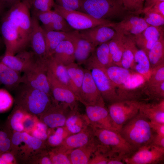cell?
I'll return each instance as SVG.
<instances>
[{"instance_id":"1","label":"cell","mask_w":164,"mask_h":164,"mask_svg":"<svg viewBox=\"0 0 164 164\" xmlns=\"http://www.w3.org/2000/svg\"><path fill=\"white\" fill-rule=\"evenodd\" d=\"M32 29L30 10L22 0L9 8L3 15L0 25L5 46V53L14 55L30 45Z\"/></svg>"},{"instance_id":"2","label":"cell","mask_w":164,"mask_h":164,"mask_svg":"<svg viewBox=\"0 0 164 164\" xmlns=\"http://www.w3.org/2000/svg\"><path fill=\"white\" fill-rule=\"evenodd\" d=\"M14 90L16 106L32 115L40 116L53 102L52 97L46 94L23 83Z\"/></svg>"},{"instance_id":"3","label":"cell","mask_w":164,"mask_h":164,"mask_svg":"<svg viewBox=\"0 0 164 164\" xmlns=\"http://www.w3.org/2000/svg\"><path fill=\"white\" fill-rule=\"evenodd\" d=\"M119 132L135 151L142 146L152 144L156 134L150 121L139 111L124 124Z\"/></svg>"},{"instance_id":"4","label":"cell","mask_w":164,"mask_h":164,"mask_svg":"<svg viewBox=\"0 0 164 164\" xmlns=\"http://www.w3.org/2000/svg\"><path fill=\"white\" fill-rule=\"evenodd\" d=\"M79 11L96 19L111 21H121L133 14L126 9L122 0H83Z\"/></svg>"},{"instance_id":"5","label":"cell","mask_w":164,"mask_h":164,"mask_svg":"<svg viewBox=\"0 0 164 164\" xmlns=\"http://www.w3.org/2000/svg\"><path fill=\"white\" fill-rule=\"evenodd\" d=\"M91 126L98 143L108 148L123 160L135 151L118 131Z\"/></svg>"},{"instance_id":"6","label":"cell","mask_w":164,"mask_h":164,"mask_svg":"<svg viewBox=\"0 0 164 164\" xmlns=\"http://www.w3.org/2000/svg\"><path fill=\"white\" fill-rule=\"evenodd\" d=\"M46 59L36 58L35 62L23 72L21 82V83L39 90L52 97L47 77L48 67Z\"/></svg>"},{"instance_id":"7","label":"cell","mask_w":164,"mask_h":164,"mask_svg":"<svg viewBox=\"0 0 164 164\" xmlns=\"http://www.w3.org/2000/svg\"><path fill=\"white\" fill-rule=\"evenodd\" d=\"M53 10L63 16L74 30L80 31L101 25L112 27L114 22L95 19L90 15L79 11L65 9L56 3Z\"/></svg>"},{"instance_id":"8","label":"cell","mask_w":164,"mask_h":164,"mask_svg":"<svg viewBox=\"0 0 164 164\" xmlns=\"http://www.w3.org/2000/svg\"><path fill=\"white\" fill-rule=\"evenodd\" d=\"M148 78L132 71L126 81L117 87L118 101H141L145 96L144 89Z\"/></svg>"},{"instance_id":"9","label":"cell","mask_w":164,"mask_h":164,"mask_svg":"<svg viewBox=\"0 0 164 164\" xmlns=\"http://www.w3.org/2000/svg\"><path fill=\"white\" fill-rule=\"evenodd\" d=\"M139 101L123 100L109 104L108 110L119 131L122 126L139 112Z\"/></svg>"},{"instance_id":"10","label":"cell","mask_w":164,"mask_h":164,"mask_svg":"<svg viewBox=\"0 0 164 164\" xmlns=\"http://www.w3.org/2000/svg\"><path fill=\"white\" fill-rule=\"evenodd\" d=\"M164 159V148L150 144L139 148L123 161L127 164H157Z\"/></svg>"},{"instance_id":"11","label":"cell","mask_w":164,"mask_h":164,"mask_svg":"<svg viewBox=\"0 0 164 164\" xmlns=\"http://www.w3.org/2000/svg\"><path fill=\"white\" fill-rule=\"evenodd\" d=\"M90 70L96 85L105 103L109 104L118 101L117 87L107 75L104 68L93 66Z\"/></svg>"},{"instance_id":"12","label":"cell","mask_w":164,"mask_h":164,"mask_svg":"<svg viewBox=\"0 0 164 164\" xmlns=\"http://www.w3.org/2000/svg\"><path fill=\"white\" fill-rule=\"evenodd\" d=\"M47 77L53 101L64 104L72 111L77 109L78 100L74 93L56 79L48 69Z\"/></svg>"},{"instance_id":"13","label":"cell","mask_w":164,"mask_h":164,"mask_svg":"<svg viewBox=\"0 0 164 164\" xmlns=\"http://www.w3.org/2000/svg\"><path fill=\"white\" fill-rule=\"evenodd\" d=\"M85 73L78 100L84 106H105V103L98 90L92 78L90 70L85 69Z\"/></svg>"},{"instance_id":"14","label":"cell","mask_w":164,"mask_h":164,"mask_svg":"<svg viewBox=\"0 0 164 164\" xmlns=\"http://www.w3.org/2000/svg\"><path fill=\"white\" fill-rule=\"evenodd\" d=\"M72 111L64 104L53 102L50 108L40 116L41 121L50 128L63 127Z\"/></svg>"},{"instance_id":"15","label":"cell","mask_w":164,"mask_h":164,"mask_svg":"<svg viewBox=\"0 0 164 164\" xmlns=\"http://www.w3.org/2000/svg\"><path fill=\"white\" fill-rule=\"evenodd\" d=\"M86 115L91 125L119 132L105 106L86 105Z\"/></svg>"},{"instance_id":"16","label":"cell","mask_w":164,"mask_h":164,"mask_svg":"<svg viewBox=\"0 0 164 164\" xmlns=\"http://www.w3.org/2000/svg\"><path fill=\"white\" fill-rule=\"evenodd\" d=\"M149 26L143 18L131 14L118 22H115L112 27L117 33L123 35L135 36Z\"/></svg>"},{"instance_id":"17","label":"cell","mask_w":164,"mask_h":164,"mask_svg":"<svg viewBox=\"0 0 164 164\" xmlns=\"http://www.w3.org/2000/svg\"><path fill=\"white\" fill-rule=\"evenodd\" d=\"M80 36L95 47L108 42L116 35L115 30L110 26L101 25L78 31Z\"/></svg>"},{"instance_id":"18","label":"cell","mask_w":164,"mask_h":164,"mask_svg":"<svg viewBox=\"0 0 164 164\" xmlns=\"http://www.w3.org/2000/svg\"><path fill=\"white\" fill-rule=\"evenodd\" d=\"M36 60V58L32 51L25 50L14 55L5 53L1 57L0 61L20 73L24 72L29 68Z\"/></svg>"},{"instance_id":"19","label":"cell","mask_w":164,"mask_h":164,"mask_svg":"<svg viewBox=\"0 0 164 164\" xmlns=\"http://www.w3.org/2000/svg\"><path fill=\"white\" fill-rule=\"evenodd\" d=\"M31 17L32 29L29 46L36 58L45 60L47 56L44 30L36 17L32 15Z\"/></svg>"},{"instance_id":"20","label":"cell","mask_w":164,"mask_h":164,"mask_svg":"<svg viewBox=\"0 0 164 164\" xmlns=\"http://www.w3.org/2000/svg\"><path fill=\"white\" fill-rule=\"evenodd\" d=\"M148 99L139 101V111L150 121L164 124V99Z\"/></svg>"},{"instance_id":"21","label":"cell","mask_w":164,"mask_h":164,"mask_svg":"<svg viewBox=\"0 0 164 164\" xmlns=\"http://www.w3.org/2000/svg\"><path fill=\"white\" fill-rule=\"evenodd\" d=\"M74 48L75 60L79 65L85 64L94 52L96 47L80 36L78 31L75 30L70 40Z\"/></svg>"},{"instance_id":"22","label":"cell","mask_w":164,"mask_h":164,"mask_svg":"<svg viewBox=\"0 0 164 164\" xmlns=\"http://www.w3.org/2000/svg\"><path fill=\"white\" fill-rule=\"evenodd\" d=\"M163 26H149L139 34L134 36L137 47L147 54L148 51L161 35L164 34Z\"/></svg>"},{"instance_id":"23","label":"cell","mask_w":164,"mask_h":164,"mask_svg":"<svg viewBox=\"0 0 164 164\" xmlns=\"http://www.w3.org/2000/svg\"><path fill=\"white\" fill-rule=\"evenodd\" d=\"M94 138L93 129L90 125L80 132L67 137L60 146L69 153L71 150L88 144Z\"/></svg>"},{"instance_id":"24","label":"cell","mask_w":164,"mask_h":164,"mask_svg":"<svg viewBox=\"0 0 164 164\" xmlns=\"http://www.w3.org/2000/svg\"><path fill=\"white\" fill-rule=\"evenodd\" d=\"M46 63L48 70L56 79L71 89L77 97L76 88L69 76L66 66L53 56L47 58Z\"/></svg>"},{"instance_id":"25","label":"cell","mask_w":164,"mask_h":164,"mask_svg":"<svg viewBox=\"0 0 164 164\" xmlns=\"http://www.w3.org/2000/svg\"><path fill=\"white\" fill-rule=\"evenodd\" d=\"M98 143L94 137L86 145L71 150L68 157L71 164H88L93 154L96 150Z\"/></svg>"},{"instance_id":"26","label":"cell","mask_w":164,"mask_h":164,"mask_svg":"<svg viewBox=\"0 0 164 164\" xmlns=\"http://www.w3.org/2000/svg\"><path fill=\"white\" fill-rule=\"evenodd\" d=\"M84 64L87 69L93 66L106 68L112 65L108 42L97 46Z\"/></svg>"},{"instance_id":"27","label":"cell","mask_w":164,"mask_h":164,"mask_svg":"<svg viewBox=\"0 0 164 164\" xmlns=\"http://www.w3.org/2000/svg\"><path fill=\"white\" fill-rule=\"evenodd\" d=\"M43 29L47 57L52 56L55 49L60 43L66 40H70L75 31L73 30L69 32H64L47 30Z\"/></svg>"},{"instance_id":"28","label":"cell","mask_w":164,"mask_h":164,"mask_svg":"<svg viewBox=\"0 0 164 164\" xmlns=\"http://www.w3.org/2000/svg\"><path fill=\"white\" fill-rule=\"evenodd\" d=\"M90 125L86 115L80 114L77 108L72 111L64 127L70 135L80 132Z\"/></svg>"},{"instance_id":"29","label":"cell","mask_w":164,"mask_h":164,"mask_svg":"<svg viewBox=\"0 0 164 164\" xmlns=\"http://www.w3.org/2000/svg\"><path fill=\"white\" fill-rule=\"evenodd\" d=\"M20 73L0 61V83L8 89L14 90L21 83Z\"/></svg>"},{"instance_id":"30","label":"cell","mask_w":164,"mask_h":164,"mask_svg":"<svg viewBox=\"0 0 164 164\" xmlns=\"http://www.w3.org/2000/svg\"><path fill=\"white\" fill-rule=\"evenodd\" d=\"M52 56L66 66L75 62L74 48L71 41L66 40L60 43Z\"/></svg>"},{"instance_id":"31","label":"cell","mask_w":164,"mask_h":164,"mask_svg":"<svg viewBox=\"0 0 164 164\" xmlns=\"http://www.w3.org/2000/svg\"><path fill=\"white\" fill-rule=\"evenodd\" d=\"M131 70L143 75L148 78L151 71L147 55L137 46L135 50L134 62Z\"/></svg>"},{"instance_id":"32","label":"cell","mask_w":164,"mask_h":164,"mask_svg":"<svg viewBox=\"0 0 164 164\" xmlns=\"http://www.w3.org/2000/svg\"><path fill=\"white\" fill-rule=\"evenodd\" d=\"M123 36V47L120 66L131 70L134 62V52L137 46L134 40V36Z\"/></svg>"},{"instance_id":"33","label":"cell","mask_w":164,"mask_h":164,"mask_svg":"<svg viewBox=\"0 0 164 164\" xmlns=\"http://www.w3.org/2000/svg\"><path fill=\"white\" fill-rule=\"evenodd\" d=\"M147 55L151 70L164 64V34L161 36L150 49Z\"/></svg>"},{"instance_id":"34","label":"cell","mask_w":164,"mask_h":164,"mask_svg":"<svg viewBox=\"0 0 164 164\" xmlns=\"http://www.w3.org/2000/svg\"><path fill=\"white\" fill-rule=\"evenodd\" d=\"M104 70L108 77L116 87L124 84L132 71L130 70L114 65L104 68Z\"/></svg>"},{"instance_id":"35","label":"cell","mask_w":164,"mask_h":164,"mask_svg":"<svg viewBox=\"0 0 164 164\" xmlns=\"http://www.w3.org/2000/svg\"><path fill=\"white\" fill-rule=\"evenodd\" d=\"M123 43V35L117 33L112 39L108 42L112 65L120 66Z\"/></svg>"},{"instance_id":"36","label":"cell","mask_w":164,"mask_h":164,"mask_svg":"<svg viewBox=\"0 0 164 164\" xmlns=\"http://www.w3.org/2000/svg\"><path fill=\"white\" fill-rule=\"evenodd\" d=\"M80 65L74 62L66 66L69 76L76 88L77 99L85 73L84 69L80 67Z\"/></svg>"},{"instance_id":"37","label":"cell","mask_w":164,"mask_h":164,"mask_svg":"<svg viewBox=\"0 0 164 164\" xmlns=\"http://www.w3.org/2000/svg\"><path fill=\"white\" fill-rule=\"evenodd\" d=\"M53 11L51 24L48 28L45 30L64 32H69L74 30L63 16L54 10Z\"/></svg>"},{"instance_id":"38","label":"cell","mask_w":164,"mask_h":164,"mask_svg":"<svg viewBox=\"0 0 164 164\" xmlns=\"http://www.w3.org/2000/svg\"><path fill=\"white\" fill-rule=\"evenodd\" d=\"M27 113L16 106L14 111L9 120L11 128L15 132H22L24 131L23 121Z\"/></svg>"},{"instance_id":"39","label":"cell","mask_w":164,"mask_h":164,"mask_svg":"<svg viewBox=\"0 0 164 164\" xmlns=\"http://www.w3.org/2000/svg\"><path fill=\"white\" fill-rule=\"evenodd\" d=\"M48 152L53 164H71L68 153L60 146L52 148Z\"/></svg>"},{"instance_id":"40","label":"cell","mask_w":164,"mask_h":164,"mask_svg":"<svg viewBox=\"0 0 164 164\" xmlns=\"http://www.w3.org/2000/svg\"><path fill=\"white\" fill-rule=\"evenodd\" d=\"M56 128L53 133L48 135L46 139L48 145L52 148L60 145L64 138L70 135L64 126Z\"/></svg>"},{"instance_id":"41","label":"cell","mask_w":164,"mask_h":164,"mask_svg":"<svg viewBox=\"0 0 164 164\" xmlns=\"http://www.w3.org/2000/svg\"><path fill=\"white\" fill-rule=\"evenodd\" d=\"M55 4L54 0H35L27 5L32 14H34L51 10Z\"/></svg>"},{"instance_id":"42","label":"cell","mask_w":164,"mask_h":164,"mask_svg":"<svg viewBox=\"0 0 164 164\" xmlns=\"http://www.w3.org/2000/svg\"><path fill=\"white\" fill-rule=\"evenodd\" d=\"M164 82V64L152 70L145 84L148 87L159 85Z\"/></svg>"},{"instance_id":"43","label":"cell","mask_w":164,"mask_h":164,"mask_svg":"<svg viewBox=\"0 0 164 164\" xmlns=\"http://www.w3.org/2000/svg\"><path fill=\"white\" fill-rule=\"evenodd\" d=\"M22 132L23 142L29 149L33 151H40L45 147L44 141L33 136L25 131Z\"/></svg>"},{"instance_id":"44","label":"cell","mask_w":164,"mask_h":164,"mask_svg":"<svg viewBox=\"0 0 164 164\" xmlns=\"http://www.w3.org/2000/svg\"><path fill=\"white\" fill-rule=\"evenodd\" d=\"M144 91L148 99L160 100L164 99V82L157 85L145 87Z\"/></svg>"},{"instance_id":"45","label":"cell","mask_w":164,"mask_h":164,"mask_svg":"<svg viewBox=\"0 0 164 164\" xmlns=\"http://www.w3.org/2000/svg\"><path fill=\"white\" fill-rule=\"evenodd\" d=\"M126 9L132 14L139 15L142 13L145 0H122Z\"/></svg>"},{"instance_id":"46","label":"cell","mask_w":164,"mask_h":164,"mask_svg":"<svg viewBox=\"0 0 164 164\" xmlns=\"http://www.w3.org/2000/svg\"><path fill=\"white\" fill-rule=\"evenodd\" d=\"M13 101V98L6 90L0 89V112H4L10 109Z\"/></svg>"},{"instance_id":"47","label":"cell","mask_w":164,"mask_h":164,"mask_svg":"<svg viewBox=\"0 0 164 164\" xmlns=\"http://www.w3.org/2000/svg\"><path fill=\"white\" fill-rule=\"evenodd\" d=\"M143 13L144 14L143 19L150 26L155 27L163 26L164 17L157 14L149 11Z\"/></svg>"},{"instance_id":"48","label":"cell","mask_w":164,"mask_h":164,"mask_svg":"<svg viewBox=\"0 0 164 164\" xmlns=\"http://www.w3.org/2000/svg\"><path fill=\"white\" fill-rule=\"evenodd\" d=\"M83 0H54L55 3L65 10L79 11Z\"/></svg>"},{"instance_id":"49","label":"cell","mask_w":164,"mask_h":164,"mask_svg":"<svg viewBox=\"0 0 164 164\" xmlns=\"http://www.w3.org/2000/svg\"><path fill=\"white\" fill-rule=\"evenodd\" d=\"M15 162L13 154L9 151L0 153V164H13Z\"/></svg>"},{"instance_id":"50","label":"cell","mask_w":164,"mask_h":164,"mask_svg":"<svg viewBox=\"0 0 164 164\" xmlns=\"http://www.w3.org/2000/svg\"><path fill=\"white\" fill-rule=\"evenodd\" d=\"M12 146L17 147L23 142L22 132H15L13 134L11 139Z\"/></svg>"},{"instance_id":"51","label":"cell","mask_w":164,"mask_h":164,"mask_svg":"<svg viewBox=\"0 0 164 164\" xmlns=\"http://www.w3.org/2000/svg\"><path fill=\"white\" fill-rule=\"evenodd\" d=\"M26 115L23 121L24 131L26 130L32 131L35 127L36 123L30 116L28 115L26 116Z\"/></svg>"},{"instance_id":"52","label":"cell","mask_w":164,"mask_h":164,"mask_svg":"<svg viewBox=\"0 0 164 164\" xmlns=\"http://www.w3.org/2000/svg\"><path fill=\"white\" fill-rule=\"evenodd\" d=\"M31 135L43 141L46 140L48 137L47 132L42 131L35 127L31 131Z\"/></svg>"},{"instance_id":"53","label":"cell","mask_w":164,"mask_h":164,"mask_svg":"<svg viewBox=\"0 0 164 164\" xmlns=\"http://www.w3.org/2000/svg\"><path fill=\"white\" fill-rule=\"evenodd\" d=\"M147 11L157 14L164 17V1L157 3Z\"/></svg>"},{"instance_id":"54","label":"cell","mask_w":164,"mask_h":164,"mask_svg":"<svg viewBox=\"0 0 164 164\" xmlns=\"http://www.w3.org/2000/svg\"><path fill=\"white\" fill-rule=\"evenodd\" d=\"M150 124L156 134L164 136V124L150 121Z\"/></svg>"},{"instance_id":"55","label":"cell","mask_w":164,"mask_h":164,"mask_svg":"<svg viewBox=\"0 0 164 164\" xmlns=\"http://www.w3.org/2000/svg\"><path fill=\"white\" fill-rule=\"evenodd\" d=\"M11 147V140L9 137L0 140V149L1 153L9 151Z\"/></svg>"},{"instance_id":"56","label":"cell","mask_w":164,"mask_h":164,"mask_svg":"<svg viewBox=\"0 0 164 164\" xmlns=\"http://www.w3.org/2000/svg\"><path fill=\"white\" fill-rule=\"evenodd\" d=\"M164 0H145L142 13L147 12L157 3Z\"/></svg>"},{"instance_id":"57","label":"cell","mask_w":164,"mask_h":164,"mask_svg":"<svg viewBox=\"0 0 164 164\" xmlns=\"http://www.w3.org/2000/svg\"><path fill=\"white\" fill-rule=\"evenodd\" d=\"M152 144L164 148V136L155 134Z\"/></svg>"},{"instance_id":"58","label":"cell","mask_w":164,"mask_h":164,"mask_svg":"<svg viewBox=\"0 0 164 164\" xmlns=\"http://www.w3.org/2000/svg\"><path fill=\"white\" fill-rule=\"evenodd\" d=\"M39 163L41 164H52V162L48 152L44 155L39 160Z\"/></svg>"},{"instance_id":"59","label":"cell","mask_w":164,"mask_h":164,"mask_svg":"<svg viewBox=\"0 0 164 164\" xmlns=\"http://www.w3.org/2000/svg\"><path fill=\"white\" fill-rule=\"evenodd\" d=\"M23 0H0L5 6L10 7L12 5Z\"/></svg>"},{"instance_id":"60","label":"cell","mask_w":164,"mask_h":164,"mask_svg":"<svg viewBox=\"0 0 164 164\" xmlns=\"http://www.w3.org/2000/svg\"><path fill=\"white\" fill-rule=\"evenodd\" d=\"M9 137V135L5 130H0V140H2Z\"/></svg>"},{"instance_id":"61","label":"cell","mask_w":164,"mask_h":164,"mask_svg":"<svg viewBox=\"0 0 164 164\" xmlns=\"http://www.w3.org/2000/svg\"><path fill=\"white\" fill-rule=\"evenodd\" d=\"M5 7V6L4 4L0 1V15L3 12Z\"/></svg>"},{"instance_id":"62","label":"cell","mask_w":164,"mask_h":164,"mask_svg":"<svg viewBox=\"0 0 164 164\" xmlns=\"http://www.w3.org/2000/svg\"><path fill=\"white\" fill-rule=\"evenodd\" d=\"M27 4H29L35 0H24Z\"/></svg>"},{"instance_id":"63","label":"cell","mask_w":164,"mask_h":164,"mask_svg":"<svg viewBox=\"0 0 164 164\" xmlns=\"http://www.w3.org/2000/svg\"><path fill=\"white\" fill-rule=\"evenodd\" d=\"M0 43H1V38H0Z\"/></svg>"},{"instance_id":"64","label":"cell","mask_w":164,"mask_h":164,"mask_svg":"<svg viewBox=\"0 0 164 164\" xmlns=\"http://www.w3.org/2000/svg\"><path fill=\"white\" fill-rule=\"evenodd\" d=\"M1 153V150H0V153Z\"/></svg>"}]
</instances>
